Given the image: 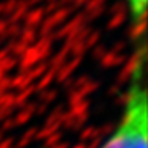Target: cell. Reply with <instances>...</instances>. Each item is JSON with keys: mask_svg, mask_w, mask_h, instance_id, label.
<instances>
[{"mask_svg": "<svg viewBox=\"0 0 148 148\" xmlns=\"http://www.w3.org/2000/svg\"><path fill=\"white\" fill-rule=\"evenodd\" d=\"M97 148H148V89L145 40H140L137 45L120 115Z\"/></svg>", "mask_w": 148, "mask_h": 148, "instance_id": "cell-1", "label": "cell"}, {"mask_svg": "<svg viewBox=\"0 0 148 148\" xmlns=\"http://www.w3.org/2000/svg\"><path fill=\"white\" fill-rule=\"evenodd\" d=\"M147 3L148 0H123L128 20L132 23L137 41L145 40V23H147Z\"/></svg>", "mask_w": 148, "mask_h": 148, "instance_id": "cell-2", "label": "cell"}]
</instances>
